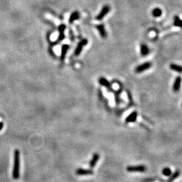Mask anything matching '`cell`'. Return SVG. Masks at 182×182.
Wrapping results in <instances>:
<instances>
[{
  "mask_svg": "<svg viewBox=\"0 0 182 182\" xmlns=\"http://www.w3.org/2000/svg\"><path fill=\"white\" fill-rule=\"evenodd\" d=\"M100 159V155L98 153H95L94 155H93L92 159H91V161L90 162V167L91 168L94 167L95 166H96L97 163L98 162V160Z\"/></svg>",
  "mask_w": 182,
  "mask_h": 182,
  "instance_id": "cell-13",
  "label": "cell"
},
{
  "mask_svg": "<svg viewBox=\"0 0 182 182\" xmlns=\"http://www.w3.org/2000/svg\"><path fill=\"white\" fill-rule=\"evenodd\" d=\"M96 28L97 29L98 32H99V34L101 38H106L107 36V32L105 31L104 25L103 24L97 25L96 26Z\"/></svg>",
  "mask_w": 182,
  "mask_h": 182,
  "instance_id": "cell-8",
  "label": "cell"
},
{
  "mask_svg": "<svg viewBox=\"0 0 182 182\" xmlns=\"http://www.w3.org/2000/svg\"><path fill=\"white\" fill-rule=\"evenodd\" d=\"M163 11L160 8H155L151 11V14L155 18H159L162 16Z\"/></svg>",
  "mask_w": 182,
  "mask_h": 182,
  "instance_id": "cell-16",
  "label": "cell"
},
{
  "mask_svg": "<svg viewBox=\"0 0 182 182\" xmlns=\"http://www.w3.org/2000/svg\"><path fill=\"white\" fill-rule=\"evenodd\" d=\"M110 11V7L108 5H105V6H103V8H101V11L99 13V14L96 17V20L98 21H101L105 17L108 13H109Z\"/></svg>",
  "mask_w": 182,
  "mask_h": 182,
  "instance_id": "cell-2",
  "label": "cell"
},
{
  "mask_svg": "<svg viewBox=\"0 0 182 182\" xmlns=\"http://www.w3.org/2000/svg\"><path fill=\"white\" fill-rule=\"evenodd\" d=\"M3 126H4V124L1 122H0V130H1L3 128Z\"/></svg>",
  "mask_w": 182,
  "mask_h": 182,
  "instance_id": "cell-21",
  "label": "cell"
},
{
  "mask_svg": "<svg viewBox=\"0 0 182 182\" xmlns=\"http://www.w3.org/2000/svg\"><path fill=\"white\" fill-rule=\"evenodd\" d=\"M80 18V14L78 11H74L70 16L69 21L70 24H73L75 21Z\"/></svg>",
  "mask_w": 182,
  "mask_h": 182,
  "instance_id": "cell-12",
  "label": "cell"
},
{
  "mask_svg": "<svg viewBox=\"0 0 182 182\" xmlns=\"http://www.w3.org/2000/svg\"><path fill=\"white\" fill-rule=\"evenodd\" d=\"M151 63L150 62H145L140 65H139L136 67L135 69V71L137 73H141L143 71H145L149 69L151 67Z\"/></svg>",
  "mask_w": 182,
  "mask_h": 182,
  "instance_id": "cell-5",
  "label": "cell"
},
{
  "mask_svg": "<svg viewBox=\"0 0 182 182\" xmlns=\"http://www.w3.org/2000/svg\"><path fill=\"white\" fill-rule=\"evenodd\" d=\"M66 26L64 24H61L58 27V31H59V35L58 37L57 42L55 44H57L58 42L62 41L65 38V34H64V31H65Z\"/></svg>",
  "mask_w": 182,
  "mask_h": 182,
  "instance_id": "cell-6",
  "label": "cell"
},
{
  "mask_svg": "<svg viewBox=\"0 0 182 182\" xmlns=\"http://www.w3.org/2000/svg\"><path fill=\"white\" fill-rule=\"evenodd\" d=\"M14 164L13 169V177L15 179H17L19 177L20 171V152L18 150H16L14 152Z\"/></svg>",
  "mask_w": 182,
  "mask_h": 182,
  "instance_id": "cell-1",
  "label": "cell"
},
{
  "mask_svg": "<svg viewBox=\"0 0 182 182\" xmlns=\"http://www.w3.org/2000/svg\"><path fill=\"white\" fill-rule=\"evenodd\" d=\"M170 68L171 70L176 71V72L181 73V67L176 64H171L170 66Z\"/></svg>",
  "mask_w": 182,
  "mask_h": 182,
  "instance_id": "cell-17",
  "label": "cell"
},
{
  "mask_svg": "<svg viewBox=\"0 0 182 182\" xmlns=\"http://www.w3.org/2000/svg\"><path fill=\"white\" fill-rule=\"evenodd\" d=\"M181 77H177L176 78L173 86V91L176 92V91H178V90H179L180 88V86H181Z\"/></svg>",
  "mask_w": 182,
  "mask_h": 182,
  "instance_id": "cell-11",
  "label": "cell"
},
{
  "mask_svg": "<svg viewBox=\"0 0 182 182\" xmlns=\"http://www.w3.org/2000/svg\"><path fill=\"white\" fill-rule=\"evenodd\" d=\"M162 174L164 175V176L169 177L170 176L171 174H172V172H171V169H170L169 167H165L162 170V171H161Z\"/></svg>",
  "mask_w": 182,
  "mask_h": 182,
  "instance_id": "cell-18",
  "label": "cell"
},
{
  "mask_svg": "<svg viewBox=\"0 0 182 182\" xmlns=\"http://www.w3.org/2000/svg\"><path fill=\"white\" fill-rule=\"evenodd\" d=\"M70 48V46L68 44H63L62 47V52H61L60 59L62 61H64L65 59L66 54Z\"/></svg>",
  "mask_w": 182,
  "mask_h": 182,
  "instance_id": "cell-10",
  "label": "cell"
},
{
  "mask_svg": "<svg viewBox=\"0 0 182 182\" xmlns=\"http://www.w3.org/2000/svg\"><path fill=\"white\" fill-rule=\"evenodd\" d=\"M179 175H180V172H179V171H176V172H175L174 173H173L172 176H171V177L169 178V182H171V181H173V180H174L175 179V178H177V177H178V176H179Z\"/></svg>",
  "mask_w": 182,
  "mask_h": 182,
  "instance_id": "cell-20",
  "label": "cell"
},
{
  "mask_svg": "<svg viewBox=\"0 0 182 182\" xmlns=\"http://www.w3.org/2000/svg\"><path fill=\"white\" fill-rule=\"evenodd\" d=\"M76 174L79 176H87L93 174V171L91 170H87L83 169H79L76 171Z\"/></svg>",
  "mask_w": 182,
  "mask_h": 182,
  "instance_id": "cell-9",
  "label": "cell"
},
{
  "mask_svg": "<svg viewBox=\"0 0 182 182\" xmlns=\"http://www.w3.org/2000/svg\"><path fill=\"white\" fill-rule=\"evenodd\" d=\"M137 115H138V113L136 111H134L132 112V113L130 114L127 118H126L125 122L126 123H133V122H136L137 120Z\"/></svg>",
  "mask_w": 182,
  "mask_h": 182,
  "instance_id": "cell-7",
  "label": "cell"
},
{
  "mask_svg": "<svg viewBox=\"0 0 182 182\" xmlns=\"http://www.w3.org/2000/svg\"><path fill=\"white\" fill-rule=\"evenodd\" d=\"M99 83L100 84V85L105 87H106L107 88H111V84H110V82L104 77H100V78Z\"/></svg>",
  "mask_w": 182,
  "mask_h": 182,
  "instance_id": "cell-15",
  "label": "cell"
},
{
  "mask_svg": "<svg viewBox=\"0 0 182 182\" xmlns=\"http://www.w3.org/2000/svg\"><path fill=\"white\" fill-rule=\"evenodd\" d=\"M88 43V40L86 38H84L81 40L79 43H78L77 47H76V50L74 51V54L76 56H79L81 54L83 48H84L85 45H86Z\"/></svg>",
  "mask_w": 182,
  "mask_h": 182,
  "instance_id": "cell-3",
  "label": "cell"
},
{
  "mask_svg": "<svg viewBox=\"0 0 182 182\" xmlns=\"http://www.w3.org/2000/svg\"><path fill=\"white\" fill-rule=\"evenodd\" d=\"M127 170L129 172H144L146 170V167L143 165L131 166L127 167Z\"/></svg>",
  "mask_w": 182,
  "mask_h": 182,
  "instance_id": "cell-4",
  "label": "cell"
},
{
  "mask_svg": "<svg viewBox=\"0 0 182 182\" xmlns=\"http://www.w3.org/2000/svg\"><path fill=\"white\" fill-rule=\"evenodd\" d=\"M150 52L149 48L146 44H142L140 47V54L142 56H147Z\"/></svg>",
  "mask_w": 182,
  "mask_h": 182,
  "instance_id": "cell-14",
  "label": "cell"
},
{
  "mask_svg": "<svg viewBox=\"0 0 182 182\" xmlns=\"http://www.w3.org/2000/svg\"><path fill=\"white\" fill-rule=\"evenodd\" d=\"M174 25L176 27H179V28H181V21L178 16H176L174 17Z\"/></svg>",
  "mask_w": 182,
  "mask_h": 182,
  "instance_id": "cell-19",
  "label": "cell"
}]
</instances>
